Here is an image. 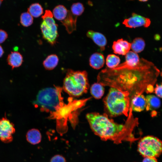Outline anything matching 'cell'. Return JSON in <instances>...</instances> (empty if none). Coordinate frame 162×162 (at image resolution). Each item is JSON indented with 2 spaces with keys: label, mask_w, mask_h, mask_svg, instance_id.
Instances as JSON below:
<instances>
[{
  "label": "cell",
  "mask_w": 162,
  "mask_h": 162,
  "mask_svg": "<svg viewBox=\"0 0 162 162\" xmlns=\"http://www.w3.org/2000/svg\"><path fill=\"white\" fill-rule=\"evenodd\" d=\"M139 0V1H141V2H146L148 0Z\"/></svg>",
  "instance_id": "cell-31"
},
{
  "label": "cell",
  "mask_w": 162,
  "mask_h": 162,
  "mask_svg": "<svg viewBox=\"0 0 162 162\" xmlns=\"http://www.w3.org/2000/svg\"><path fill=\"white\" fill-rule=\"evenodd\" d=\"M120 62L119 57L114 54L108 55L106 59V64L107 68L110 69L116 67L119 65Z\"/></svg>",
  "instance_id": "cell-23"
},
{
  "label": "cell",
  "mask_w": 162,
  "mask_h": 162,
  "mask_svg": "<svg viewBox=\"0 0 162 162\" xmlns=\"http://www.w3.org/2000/svg\"><path fill=\"white\" fill-rule=\"evenodd\" d=\"M125 62L121 64L129 67H133L136 65L139 62L140 59L137 53L132 51L128 52L125 55Z\"/></svg>",
  "instance_id": "cell-18"
},
{
  "label": "cell",
  "mask_w": 162,
  "mask_h": 162,
  "mask_svg": "<svg viewBox=\"0 0 162 162\" xmlns=\"http://www.w3.org/2000/svg\"><path fill=\"white\" fill-rule=\"evenodd\" d=\"M50 162H66L65 158L59 154L53 156L51 159Z\"/></svg>",
  "instance_id": "cell-26"
},
{
  "label": "cell",
  "mask_w": 162,
  "mask_h": 162,
  "mask_svg": "<svg viewBox=\"0 0 162 162\" xmlns=\"http://www.w3.org/2000/svg\"><path fill=\"white\" fill-rule=\"evenodd\" d=\"M131 44V49L133 52L137 53L142 51L145 46V41L141 38H135Z\"/></svg>",
  "instance_id": "cell-21"
},
{
  "label": "cell",
  "mask_w": 162,
  "mask_h": 162,
  "mask_svg": "<svg viewBox=\"0 0 162 162\" xmlns=\"http://www.w3.org/2000/svg\"><path fill=\"white\" fill-rule=\"evenodd\" d=\"M146 106V98L142 94L134 96L130 100V107L132 111L141 112L145 109Z\"/></svg>",
  "instance_id": "cell-11"
},
{
  "label": "cell",
  "mask_w": 162,
  "mask_h": 162,
  "mask_svg": "<svg viewBox=\"0 0 162 162\" xmlns=\"http://www.w3.org/2000/svg\"><path fill=\"white\" fill-rule=\"evenodd\" d=\"M58 58L56 54H51L48 56L43 62L45 68L48 70L54 69L57 65Z\"/></svg>",
  "instance_id": "cell-19"
},
{
  "label": "cell",
  "mask_w": 162,
  "mask_h": 162,
  "mask_svg": "<svg viewBox=\"0 0 162 162\" xmlns=\"http://www.w3.org/2000/svg\"><path fill=\"white\" fill-rule=\"evenodd\" d=\"M142 162H158L156 158L152 157H145Z\"/></svg>",
  "instance_id": "cell-29"
},
{
  "label": "cell",
  "mask_w": 162,
  "mask_h": 162,
  "mask_svg": "<svg viewBox=\"0 0 162 162\" xmlns=\"http://www.w3.org/2000/svg\"><path fill=\"white\" fill-rule=\"evenodd\" d=\"M33 20V17L28 12H25L21 15L20 22L22 26L27 27L32 24Z\"/></svg>",
  "instance_id": "cell-25"
},
{
  "label": "cell",
  "mask_w": 162,
  "mask_h": 162,
  "mask_svg": "<svg viewBox=\"0 0 162 162\" xmlns=\"http://www.w3.org/2000/svg\"><path fill=\"white\" fill-rule=\"evenodd\" d=\"M2 1H3V0H0V5H1Z\"/></svg>",
  "instance_id": "cell-32"
},
{
  "label": "cell",
  "mask_w": 162,
  "mask_h": 162,
  "mask_svg": "<svg viewBox=\"0 0 162 162\" xmlns=\"http://www.w3.org/2000/svg\"><path fill=\"white\" fill-rule=\"evenodd\" d=\"M8 34L5 31L0 29V44L4 42L7 39Z\"/></svg>",
  "instance_id": "cell-27"
},
{
  "label": "cell",
  "mask_w": 162,
  "mask_h": 162,
  "mask_svg": "<svg viewBox=\"0 0 162 162\" xmlns=\"http://www.w3.org/2000/svg\"><path fill=\"white\" fill-rule=\"evenodd\" d=\"M162 85L157 84L154 89L155 93L156 95L160 98L162 97Z\"/></svg>",
  "instance_id": "cell-28"
},
{
  "label": "cell",
  "mask_w": 162,
  "mask_h": 162,
  "mask_svg": "<svg viewBox=\"0 0 162 162\" xmlns=\"http://www.w3.org/2000/svg\"><path fill=\"white\" fill-rule=\"evenodd\" d=\"M40 27L43 38L52 45L55 44L58 35V25L53 17V14L49 10H46Z\"/></svg>",
  "instance_id": "cell-7"
},
{
  "label": "cell",
  "mask_w": 162,
  "mask_h": 162,
  "mask_svg": "<svg viewBox=\"0 0 162 162\" xmlns=\"http://www.w3.org/2000/svg\"><path fill=\"white\" fill-rule=\"evenodd\" d=\"M84 9L82 3L80 2L74 3L71 7V12L74 15L77 17L82 14Z\"/></svg>",
  "instance_id": "cell-24"
},
{
  "label": "cell",
  "mask_w": 162,
  "mask_h": 162,
  "mask_svg": "<svg viewBox=\"0 0 162 162\" xmlns=\"http://www.w3.org/2000/svg\"><path fill=\"white\" fill-rule=\"evenodd\" d=\"M28 12L33 17H38L43 13V9L38 3L32 4L28 9Z\"/></svg>",
  "instance_id": "cell-22"
},
{
  "label": "cell",
  "mask_w": 162,
  "mask_h": 162,
  "mask_svg": "<svg viewBox=\"0 0 162 162\" xmlns=\"http://www.w3.org/2000/svg\"><path fill=\"white\" fill-rule=\"evenodd\" d=\"M130 107L128 118L124 124L116 123L109 118L106 113L90 112L87 114L86 117L92 131L102 140H111L116 144L126 141L131 144L139 139L134 133L138 126V119L134 117Z\"/></svg>",
  "instance_id": "cell-2"
},
{
  "label": "cell",
  "mask_w": 162,
  "mask_h": 162,
  "mask_svg": "<svg viewBox=\"0 0 162 162\" xmlns=\"http://www.w3.org/2000/svg\"><path fill=\"white\" fill-rule=\"evenodd\" d=\"M161 141L152 136H148L141 138L138 145V151L142 157L157 158L162 152Z\"/></svg>",
  "instance_id": "cell-6"
},
{
  "label": "cell",
  "mask_w": 162,
  "mask_h": 162,
  "mask_svg": "<svg viewBox=\"0 0 162 162\" xmlns=\"http://www.w3.org/2000/svg\"><path fill=\"white\" fill-rule=\"evenodd\" d=\"M146 98V110L147 111L158 109L160 107L161 102L159 98L154 95H147Z\"/></svg>",
  "instance_id": "cell-16"
},
{
  "label": "cell",
  "mask_w": 162,
  "mask_h": 162,
  "mask_svg": "<svg viewBox=\"0 0 162 162\" xmlns=\"http://www.w3.org/2000/svg\"><path fill=\"white\" fill-rule=\"evenodd\" d=\"M87 37L91 39L103 51L105 49V46L107 41L106 37L101 33L94 32L92 30L88 31L86 33Z\"/></svg>",
  "instance_id": "cell-12"
},
{
  "label": "cell",
  "mask_w": 162,
  "mask_h": 162,
  "mask_svg": "<svg viewBox=\"0 0 162 162\" xmlns=\"http://www.w3.org/2000/svg\"><path fill=\"white\" fill-rule=\"evenodd\" d=\"M131 45L130 43L121 38L114 41L112 49L115 53L124 55L129 52Z\"/></svg>",
  "instance_id": "cell-10"
},
{
  "label": "cell",
  "mask_w": 162,
  "mask_h": 162,
  "mask_svg": "<svg viewBox=\"0 0 162 162\" xmlns=\"http://www.w3.org/2000/svg\"><path fill=\"white\" fill-rule=\"evenodd\" d=\"M7 61L8 64L13 69L21 66L23 62V58L19 52L12 51L8 55Z\"/></svg>",
  "instance_id": "cell-13"
},
{
  "label": "cell",
  "mask_w": 162,
  "mask_h": 162,
  "mask_svg": "<svg viewBox=\"0 0 162 162\" xmlns=\"http://www.w3.org/2000/svg\"><path fill=\"white\" fill-rule=\"evenodd\" d=\"M104 89L103 86L97 82L93 84L90 88V92L93 97L96 99L100 98L104 93Z\"/></svg>",
  "instance_id": "cell-20"
},
{
  "label": "cell",
  "mask_w": 162,
  "mask_h": 162,
  "mask_svg": "<svg viewBox=\"0 0 162 162\" xmlns=\"http://www.w3.org/2000/svg\"><path fill=\"white\" fill-rule=\"evenodd\" d=\"M62 88L59 87L44 88L40 90L36 96L34 104L39 107L40 110L50 113V117L59 121L58 128L60 122H67L68 118L70 117L71 113L76 110L78 106H71V104L66 105L63 101L62 96Z\"/></svg>",
  "instance_id": "cell-3"
},
{
  "label": "cell",
  "mask_w": 162,
  "mask_h": 162,
  "mask_svg": "<svg viewBox=\"0 0 162 162\" xmlns=\"http://www.w3.org/2000/svg\"><path fill=\"white\" fill-rule=\"evenodd\" d=\"M104 63V56L100 53L95 52L93 54L89 59L90 65L96 69H99L102 68Z\"/></svg>",
  "instance_id": "cell-14"
},
{
  "label": "cell",
  "mask_w": 162,
  "mask_h": 162,
  "mask_svg": "<svg viewBox=\"0 0 162 162\" xmlns=\"http://www.w3.org/2000/svg\"><path fill=\"white\" fill-rule=\"evenodd\" d=\"M26 137L28 142L33 145L39 143L42 138L39 130L35 128H32L28 130L26 133Z\"/></svg>",
  "instance_id": "cell-15"
},
{
  "label": "cell",
  "mask_w": 162,
  "mask_h": 162,
  "mask_svg": "<svg viewBox=\"0 0 162 162\" xmlns=\"http://www.w3.org/2000/svg\"><path fill=\"white\" fill-rule=\"evenodd\" d=\"M89 88L86 71L68 69L64 79L62 89L71 96L79 97L86 93Z\"/></svg>",
  "instance_id": "cell-5"
},
{
  "label": "cell",
  "mask_w": 162,
  "mask_h": 162,
  "mask_svg": "<svg viewBox=\"0 0 162 162\" xmlns=\"http://www.w3.org/2000/svg\"><path fill=\"white\" fill-rule=\"evenodd\" d=\"M15 132L14 124L6 117L0 119V140L4 143L11 142Z\"/></svg>",
  "instance_id": "cell-8"
},
{
  "label": "cell",
  "mask_w": 162,
  "mask_h": 162,
  "mask_svg": "<svg viewBox=\"0 0 162 162\" xmlns=\"http://www.w3.org/2000/svg\"><path fill=\"white\" fill-rule=\"evenodd\" d=\"M69 11L64 5H58L54 8L52 14L56 19L62 22L67 17Z\"/></svg>",
  "instance_id": "cell-17"
},
{
  "label": "cell",
  "mask_w": 162,
  "mask_h": 162,
  "mask_svg": "<svg viewBox=\"0 0 162 162\" xmlns=\"http://www.w3.org/2000/svg\"><path fill=\"white\" fill-rule=\"evenodd\" d=\"M4 53V51L2 47L0 45V58L2 57Z\"/></svg>",
  "instance_id": "cell-30"
},
{
  "label": "cell",
  "mask_w": 162,
  "mask_h": 162,
  "mask_svg": "<svg viewBox=\"0 0 162 162\" xmlns=\"http://www.w3.org/2000/svg\"><path fill=\"white\" fill-rule=\"evenodd\" d=\"M122 23L129 28H135L143 26L148 27L151 24L149 19L144 17L135 13H133L132 16L124 20Z\"/></svg>",
  "instance_id": "cell-9"
},
{
  "label": "cell",
  "mask_w": 162,
  "mask_h": 162,
  "mask_svg": "<svg viewBox=\"0 0 162 162\" xmlns=\"http://www.w3.org/2000/svg\"><path fill=\"white\" fill-rule=\"evenodd\" d=\"M103 101L105 109L110 116L115 117L123 115L128 116L130 98L128 92L110 87Z\"/></svg>",
  "instance_id": "cell-4"
},
{
  "label": "cell",
  "mask_w": 162,
  "mask_h": 162,
  "mask_svg": "<svg viewBox=\"0 0 162 162\" xmlns=\"http://www.w3.org/2000/svg\"><path fill=\"white\" fill-rule=\"evenodd\" d=\"M160 74L152 62L142 58L134 66L120 64L113 68L107 67L102 70L97 76V82L128 92L131 100L154 86Z\"/></svg>",
  "instance_id": "cell-1"
}]
</instances>
